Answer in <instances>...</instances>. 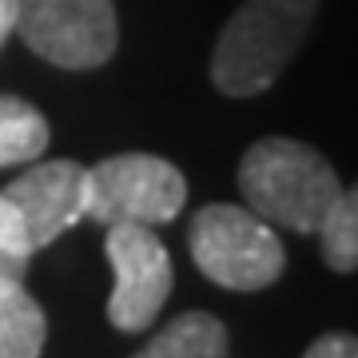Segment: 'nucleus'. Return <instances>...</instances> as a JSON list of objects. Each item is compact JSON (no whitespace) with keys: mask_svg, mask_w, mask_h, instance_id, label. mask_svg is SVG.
Returning <instances> with one entry per match:
<instances>
[{"mask_svg":"<svg viewBox=\"0 0 358 358\" xmlns=\"http://www.w3.org/2000/svg\"><path fill=\"white\" fill-rule=\"evenodd\" d=\"M183 203H187V179L164 155L124 152L88 167V215L103 227L112 223L159 227L171 223Z\"/></svg>","mask_w":358,"mask_h":358,"instance_id":"4","label":"nucleus"},{"mask_svg":"<svg viewBox=\"0 0 358 358\" xmlns=\"http://www.w3.org/2000/svg\"><path fill=\"white\" fill-rule=\"evenodd\" d=\"M103 251H108L115 275V287L108 294V322L124 334L148 331L159 319L167 294H171V282H176L164 239L152 227L112 223Z\"/></svg>","mask_w":358,"mask_h":358,"instance_id":"6","label":"nucleus"},{"mask_svg":"<svg viewBox=\"0 0 358 358\" xmlns=\"http://www.w3.org/2000/svg\"><path fill=\"white\" fill-rule=\"evenodd\" d=\"M303 358H358V343L355 334H322L307 346Z\"/></svg>","mask_w":358,"mask_h":358,"instance_id":"13","label":"nucleus"},{"mask_svg":"<svg viewBox=\"0 0 358 358\" xmlns=\"http://www.w3.org/2000/svg\"><path fill=\"white\" fill-rule=\"evenodd\" d=\"M44 338V307L24 291V282H0V358H40Z\"/></svg>","mask_w":358,"mask_h":358,"instance_id":"9","label":"nucleus"},{"mask_svg":"<svg viewBox=\"0 0 358 358\" xmlns=\"http://www.w3.org/2000/svg\"><path fill=\"white\" fill-rule=\"evenodd\" d=\"M16 32V0H0V48Z\"/></svg>","mask_w":358,"mask_h":358,"instance_id":"14","label":"nucleus"},{"mask_svg":"<svg viewBox=\"0 0 358 358\" xmlns=\"http://www.w3.org/2000/svg\"><path fill=\"white\" fill-rule=\"evenodd\" d=\"M48 148V120L20 96L0 92V167H20L40 159Z\"/></svg>","mask_w":358,"mask_h":358,"instance_id":"10","label":"nucleus"},{"mask_svg":"<svg viewBox=\"0 0 358 358\" xmlns=\"http://www.w3.org/2000/svg\"><path fill=\"white\" fill-rule=\"evenodd\" d=\"M0 195L20 211L28 239L40 251L88 215V167L76 159H44L13 179Z\"/></svg>","mask_w":358,"mask_h":358,"instance_id":"7","label":"nucleus"},{"mask_svg":"<svg viewBox=\"0 0 358 358\" xmlns=\"http://www.w3.org/2000/svg\"><path fill=\"white\" fill-rule=\"evenodd\" d=\"M16 32L56 68H100L112 60L120 24L112 0H16Z\"/></svg>","mask_w":358,"mask_h":358,"instance_id":"5","label":"nucleus"},{"mask_svg":"<svg viewBox=\"0 0 358 358\" xmlns=\"http://www.w3.org/2000/svg\"><path fill=\"white\" fill-rule=\"evenodd\" d=\"M32 255H36V247L28 239L24 219L0 195V282H24Z\"/></svg>","mask_w":358,"mask_h":358,"instance_id":"12","label":"nucleus"},{"mask_svg":"<svg viewBox=\"0 0 358 358\" xmlns=\"http://www.w3.org/2000/svg\"><path fill=\"white\" fill-rule=\"evenodd\" d=\"M315 235L322 239V259L331 271L350 275L358 267V195L350 187L334 195V203L319 219Z\"/></svg>","mask_w":358,"mask_h":358,"instance_id":"11","label":"nucleus"},{"mask_svg":"<svg viewBox=\"0 0 358 358\" xmlns=\"http://www.w3.org/2000/svg\"><path fill=\"white\" fill-rule=\"evenodd\" d=\"M319 0H243L211 52V84L223 96H259L303 48Z\"/></svg>","mask_w":358,"mask_h":358,"instance_id":"1","label":"nucleus"},{"mask_svg":"<svg viewBox=\"0 0 358 358\" xmlns=\"http://www.w3.org/2000/svg\"><path fill=\"white\" fill-rule=\"evenodd\" d=\"M131 358H227V327L207 310H183Z\"/></svg>","mask_w":358,"mask_h":358,"instance_id":"8","label":"nucleus"},{"mask_svg":"<svg viewBox=\"0 0 358 358\" xmlns=\"http://www.w3.org/2000/svg\"><path fill=\"white\" fill-rule=\"evenodd\" d=\"M239 192L259 219L310 235L334 203V195L343 192V183L327 155L315 152L310 143L271 136L247 148L239 164Z\"/></svg>","mask_w":358,"mask_h":358,"instance_id":"2","label":"nucleus"},{"mask_svg":"<svg viewBox=\"0 0 358 358\" xmlns=\"http://www.w3.org/2000/svg\"><path fill=\"white\" fill-rule=\"evenodd\" d=\"M187 243H192L195 267L227 291H263L271 282H279L287 267L279 231L267 219H259L251 207H199L187 231Z\"/></svg>","mask_w":358,"mask_h":358,"instance_id":"3","label":"nucleus"}]
</instances>
